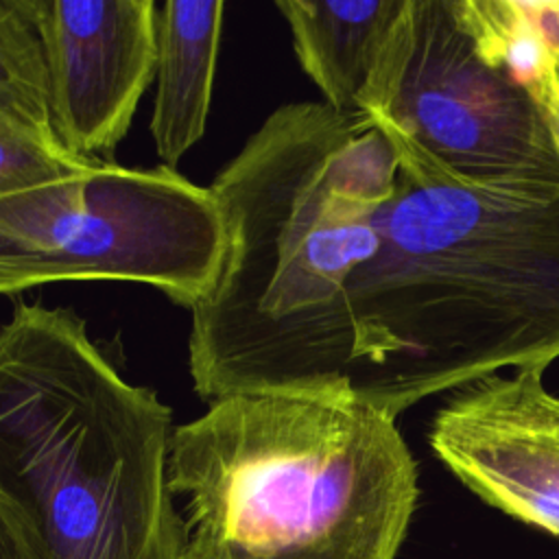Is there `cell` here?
<instances>
[{
    "mask_svg": "<svg viewBox=\"0 0 559 559\" xmlns=\"http://www.w3.org/2000/svg\"><path fill=\"white\" fill-rule=\"evenodd\" d=\"M397 151L371 114L277 107L214 177L223 269L190 308L188 371L210 404L231 393H354V277L382 242Z\"/></svg>",
    "mask_w": 559,
    "mask_h": 559,
    "instance_id": "1",
    "label": "cell"
},
{
    "mask_svg": "<svg viewBox=\"0 0 559 559\" xmlns=\"http://www.w3.org/2000/svg\"><path fill=\"white\" fill-rule=\"evenodd\" d=\"M397 183L354 277V393L391 415L559 358V175L474 181L384 116Z\"/></svg>",
    "mask_w": 559,
    "mask_h": 559,
    "instance_id": "2",
    "label": "cell"
},
{
    "mask_svg": "<svg viewBox=\"0 0 559 559\" xmlns=\"http://www.w3.org/2000/svg\"><path fill=\"white\" fill-rule=\"evenodd\" d=\"M173 430L76 310L20 301L0 332V559H186Z\"/></svg>",
    "mask_w": 559,
    "mask_h": 559,
    "instance_id": "3",
    "label": "cell"
},
{
    "mask_svg": "<svg viewBox=\"0 0 559 559\" xmlns=\"http://www.w3.org/2000/svg\"><path fill=\"white\" fill-rule=\"evenodd\" d=\"M395 419L356 393L210 402L170 437L186 559H395L419 498Z\"/></svg>",
    "mask_w": 559,
    "mask_h": 559,
    "instance_id": "4",
    "label": "cell"
},
{
    "mask_svg": "<svg viewBox=\"0 0 559 559\" xmlns=\"http://www.w3.org/2000/svg\"><path fill=\"white\" fill-rule=\"evenodd\" d=\"M221 203L173 166L129 168L87 157L0 197V290L57 282H131L188 310L221 275Z\"/></svg>",
    "mask_w": 559,
    "mask_h": 559,
    "instance_id": "5",
    "label": "cell"
},
{
    "mask_svg": "<svg viewBox=\"0 0 559 559\" xmlns=\"http://www.w3.org/2000/svg\"><path fill=\"white\" fill-rule=\"evenodd\" d=\"M378 116L474 181L559 175V148L539 103L485 63L450 0H413L408 48Z\"/></svg>",
    "mask_w": 559,
    "mask_h": 559,
    "instance_id": "6",
    "label": "cell"
},
{
    "mask_svg": "<svg viewBox=\"0 0 559 559\" xmlns=\"http://www.w3.org/2000/svg\"><path fill=\"white\" fill-rule=\"evenodd\" d=\"M548 367L452 391L428 428L432 454L483 502L559 537V395Z\"/></svg>",
    "mask_w": 559,
    "mask_h": 559,
    "instance_id": "7",
    "label": "cell"
},
{
    "mask_svg": "<svg viewBox=\"0 0 559 559\" xmlns=\"http://www.w3.org/2000/svg\"><path fill=\"white\" fill-rule=\"evenodd\" d=\"M39 37L52 124L79 157L114 153L155 76L153 0H24Z\"/></svg>",
    "mask_w": 559,
    "mask_h": 559,
    "instance_id": "8",
    "label": "cell"
},
{
    "mask_svg": "<svg viewBox=\"0 0 559 559\" xmlns=\"http://www.w3.org/2000/svg\"><path fill=\"white\" fill-rule=\"evenodd\" d=\"M293 50L323 103L382 114L404 61L413 0H277Z\"/></svg>",
    "mask_w": 559,
    "mask_h": 559,
    "instance_id": "9",
    "label": "cell"
},
{
    "mask_svg": "<svg viewBox=\"0 0 559 559\" xmlns=\"http://www.w3.org/2000/svg\"><path fill=\"white\" fill-rule=\"evenodd\" d=\"M83 159L55 131L46 63L24 0H0V197L39 186Z\"/></svg>",
    "mask_w": 559,
    "mask_h": 559,
    "instance_id": "10",
    "label": "cell"
},
{
    "mask_svg": "<svg viewBox=\"0 0 559 559\" xmlns=\"http://www.w3.org/2000/svg\"><path fill=\"white\" fill-rule=\"evenodd\" d=\"M225 22L223 0H166L155 17L151 138L173 166L203 138Z\"/></svg>",
    "mask_w": 559,
    "mask_h": 559,
    "instance_id": "11",
    "label": "cell"
},
{
    "mask_svg": "<svg viewBox=\"0 0 559 559\" xmlns=\"http://www.w3.org/2000/svg\"><path fill=\"white\" fill-rule=\"evenodd\" d=\"M476 52L531 94L557 74L520 0H450Z\"/></svg>",
    "mask_w": 559,
    "mask_h": 559,
    "instance_id": "12",
    "label": "cell"
},
{
    "mask_svg": "<svg viewBox=\"0 0 559 559\" xmlns=\"http://www.w3.org/2000/svg\"><path fill=\"white\" fill-rule=\"evenodd\" d=\"M520 4L559 76V0H520Z\"/></svg>",
    "mask_w": 559,
    "mask_h": 559,
    "instance_id": "13",
    "label": "cell"
},
{
    "mask_svg": "<svg viewBox=\"0 0 559 559\" xmlns=\"http://www.w3.org/2000/svg\"><path fill=\"white\" fill-rule=\"evenodd\" d=\"M533 98L539 103V107L552 129L557 148H559V76L552 74V76L544 79L542 85L533 92Z\"/></svg>",
    "mask_w": 559,
    "mask_h": 559,
    "instance_id": "14",
    "label": "cell"
}]
</instances>
